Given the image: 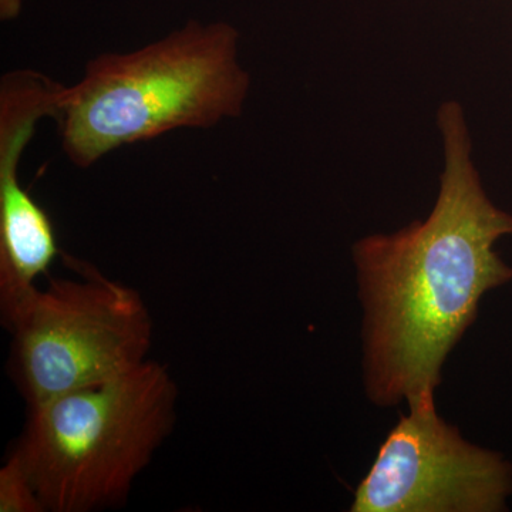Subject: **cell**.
<instances>
[{"label":"cell","mask_w":512,"mask_h":512,"mask_svg":"<svg viewBox=\"0 0 512 512\" xmlns=\"http://www.w3.org/2000/svg\"><path fill=\"white\" fill-rule=\"evenodd\" d=\"M437 126L444 167L429 217L353 247L366 390L377 406L434 399L448 353L476 320L480 299L512 279L494 249L512 235V215L484 190L464 107L444 101Z\"/></svg>","instance_id":"cell-1"},{"label":"cell","mask_w":512,"mask_h":512,"mask_svg":"<svg viewBox=\"0 0 512 512\" xmlns=\"http://www.w3.org/2000/svg\"><path fill=\"white\" fill-rule=\"evenodd\" d=\"M249 89L237 28L191 20L134 52L94 57L63 87L55 119L70 163L89 168L120 147L237 119Z\"/></svg>","instance_id":"cell-2"},{"label":"cell","mask_w":512,"mask_h":512,"mask_svg":"<svg viewBox=\"0 0 512 512\" xmlns=\"http://www.w3.org/2000/svg\"><path fill=\"white\" fill-rule=\"evenodd\" d=\"M177 383L161 363L29 410L12 451L45 512L119 507L177 420Z\"/></svg>","instance_id":"cell-3"},{"label":"cell","mask_w":512,"mask_h":512,"mask_svg":"<svg viewBox=\"0 0 512 512\" xmlns=\"http://www.w3.org/2000/svg\"><path fill=\"white\" fill-rule=\"evenodd\" d=\"M77 278H49L6 325L10 372L29 410L147 362L154 323L143 296L63 254Z\"/></svg>","instance_id":"cell-4"},{"label":"cell","mask_w":512,"mask_h":512,"mask_svg":"<svg viewBox=\"0 0 512 512\" xmlns=\"http://www.w3.org/2000/svg\"><path fill=\"white\" fill-rule=\"evenodd\" d=\"M357 487L352 512H498L512 493L501 454L463 439L434 399L410 404Z\"/></svg>","instance_id":"cell-5"},{"label":"cell","mask_w":512,"mask_h":512,"mask_svg":"<svg viewBox=\"0 0 512 512\" xmlns=\"http://www.w3.org/2000/svg\"><path fill=\"white\" fill-rule=\"evenodd\" d=\"M62 84L33 70H16L0 84V312L8 325L37 291L60 255L46 211L20 184L23 150L37 121L55 117Z\"/></svg>","instance_id":"cell-6"},{"label":"cell","mask_w":512,"mask_h":512,"mask_svg":"<svg viewBox=\"0 0 512 512\" xmlns=\"http://www.w3.org/2000/svg\"><path fill=\"white\" fill-rule=\"evenodd\" d=\"M0 512H45L28 474L12 454L0 470Z\"/></svg>","instance_id":"cell-7"},{"label":"cell","mask_w":512,"mask_h":512,"mask_svg":"<svg viewBox=\"0 0 512 512\" xmlns=\"http://www.w3.org/2000/svg\"><path fill=\"white\" fill-rule=\"evenodd\" d=\"M20 12H22V0H0V19H16Z\"/></svg>","instance_id":"cell-8"}]
</instances>
